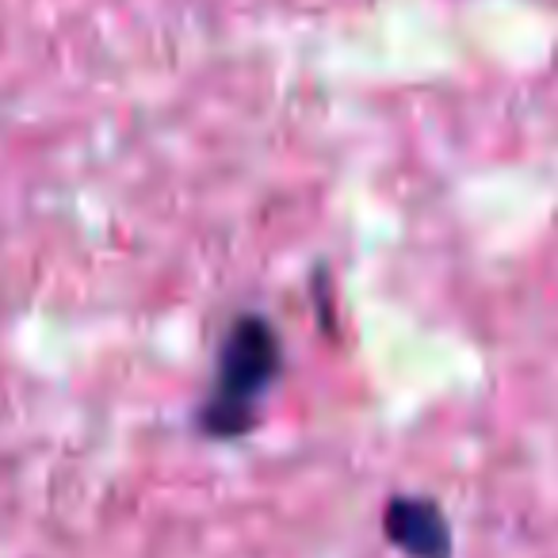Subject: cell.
Returning <instances> with one entry per match:
<instances>
[{
  "mask_svg": "<svg viewBox=\"0 0 558 558\" xmlns=\"http://www.w3.org/2000/svg\"><path fill=\"white\" fill-rule=\"evenodd\" d=\"M283 367V344L271 322L245 314L222 337L215 364V387L199 405V428L215 440H238L256 425V405Z\"/></svg>",
  "mask_w": 558,
  "mask_h": 558,
  "instance_id": "1",
  "label": "cell"
},
{
  "mask_svg": "<svg viewBox=\"0 0 558 558\" xmlns=\"http://www.w3.org/2000/svg\"><path fill=\"white\" fill-rule=\"evenodd\" d=\"M387 535L413 558H448V524L421 497H395L387 505Z\"/></svg>",
  "mask_w": 558,
  "mask_h": 558,
  "instance_id": "2",
  "label": "cell"
}]
</instances>
